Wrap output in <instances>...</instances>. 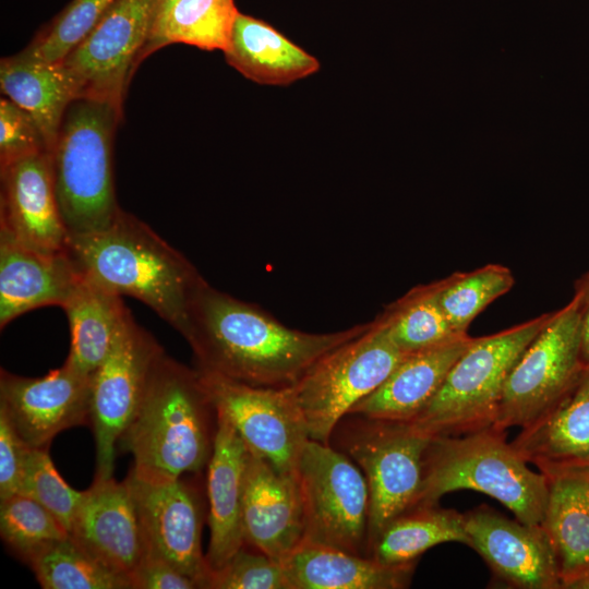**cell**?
<instances>
[{
	"instance_id": "cell-24",
	"label": "cell",
	"mask_w": 589,
	"mask_h": 589,
	"mask_svg": "<svg viewBox=\"0 0 589 589\" xmlns=\"http://www.w3.org/2000/svg\"><path fill=\"white\" fill-rule=\"evenodd\" d=\"M281 563L291 589L406 588L414 567V563L385 565L308 541H302Z\"/></svg>"
},
{
	"instance_id": "cell-32",
	"label": "cell",
	"mask_w": 589,
	"mask_h": 589,
	"mask_svg": "<svg viewBox=\"0 0 589 589\" xmlns=\"http://www.w3.org/2000/svg\"><path fill=\"white\" fill-rule=\"evenodd\" d=\"M27 564L44 589H133L129 577L92 556L71 536L47 545Z\"/></svg>"
},
{
	"instance_id": "cell-3",
	"label": "cell",
	"mask_w": 589,
	"mask_h": 589,
	"mask_svg": "<svg viewBox=\"0 0 589 589\" xmlns=\"http://www.w3.org/2000/svg\"><path fill=\"white\" fill-rule=\"evenodd\" d=\"M68 252L82 272L121 297L140 300L180 334L205 281L181 252L123 209L106 229L71 236Z\"/></svg>"
},
{
	"instance_id": "cell-30",
	"label": "cell",
	"mask_w": 589,
	"mask_h": 589,
	"mask_svg": "<svg viewBox=\"0 0 589 589\" xmlns=\"http://www.w3.org/2000/svg\"><path fill=\"white\" fill-rule=\"evenodd\" d=\"M445 542L469 543L464 514L437 505L411 508L393 519L370 545L372 558L385 565L413 564Z\"/></svg>"
},
{
	"instance_id": "cell-27",
	"label": "cell",
	"mask_w": 589,
	"mask_h": 589,
	"mask_svg": "<svg viewBox=\"0 0 589 589\" xmlns=\"http://www.w3.org/2000/svg\"><path fill=\"white\" fill-rule=\"evenodd\" d=\"M542 520L557 558L563 587L589 574V469L545 476Z\"/></svg>"
},
{
	"instance_id": "cell-21",
	"label": "cell",
	"mask_w": 589,
	"mask_h": 589,
	"mask_svg": "<svg viewBox=\"0 0 589 589\" xmlns=\"http://www.w3.org/2000/svg\"><path fill=\"white\" fill-rule=\"evenodd\" d=\"M512 444L544 476L589 469V368Z\"/></svg>"
},
{
	"instance_id": "cell-16",
	"label": "cell",
	"mask_w": 589,
	"mask_h": 589,
	"mask_svg": "<svg viewBox=\"0 0 589 589\" xmlns=\"http://www.w3.org/2000/svg\"><path fill=\"white\" fill-rule=\"evenodd\" d=\"M468 545L505 584L520 589H562L552 542L542 525L508 519L488 506L464 514Z\"/></svg>"
},
{
	"instance_id": "cell-35",
	"label": "cell",
	"mask_w": 589,
	"mask_h": 589,
	"mask_svg": "<svg viewBox=\"0 0 589 589\" xmlns=\"http://www.w3.org/2000/svg\"><path fill=\"white\" fill-rule=\"evenodd\" d=\"M115 0H72L22 51V55L61 62L92 32Z\"/></svg>"
},
{
	"instance_id": "cell-22",
	"label": "cell",
	"mask_w": 589,
	"mask_h": 589,
	"mask_svg": "<svg viewBox=\"0 0 589 589\" xmlns=\"http://www.w3.org/2000/svg\"><path fill=\"white\" fill-rule=\"evenodd\" d=\"M249 449L228 420L216 413L213 450L207 464L209 570H216L244 544L242 509Z\"/></svg>"
},
{
	"instance_id": "cell-9",
	"label": "cell",
	"mask_w": 589,
	"mask_h": 589,
	"mask_svg": "<svg viewBox=\"0 0 589 589\" xmlns=\"http://www.w3.org/2000/svg\"><path fill=\"white\" fill-rule=\"evenodd\" d=\"M586 368L575 297L553 311L550 321L512 368L492 426L524 428L546 412Z\"/></svg>"
},
{
	"instance_id": "cell-19",
	"label": "cell",
	"mask_w": 589,
	"mask_h": 589,
	"mask_svg": "<svg viewBox=\"0 0 589 589\" xmlns=\"http://www.w3.org/2000/svg\"><path fill=\"white\" fill-rule=\"evenodd\" d=\"M244 542L283 562L304 537L296 473H283L249 452L242 509Z\"/></svg>"
},
{
	"instance_id": "cell-40",
	"label": "cell",
	"mask_w": 589,
	"mask_h": 589,
	"mask_svg": "<svg viewBox=\"0 0 589 589\" xmlns=\"http://www.w3.org/2000/svg\"><path fill=\"white\" fill-rule=\"evenodd\" d=\"M133 589H199V584L167 561L145 553L131 576Z\"/></svg>"
},
{
	"instance_id": "cell-11",
	"label": "cell",
	"mask_w": 589,
	"mask_h": 589,
	"mask_svg": "<svg viewBox=\"0 0 589 589\" xmlns=\"http://www.w3.org/2000/svg\"><path fill=\"white\" fill-rule=\"evenodd\" d=\"M163 352L154 336L130 313L109 354L92 374L89 425L96 444L95 478L112 477L116 447L139 409Z\"/></svg>"
},
{
	"instance_id": "cell-25",
	"label": "cell",
	"mask_w": 589,
	"mask_h": 589,
	"mask_svg": "<svg viewBox=\"0 0 589 589\" xmlns=\"http://www.w3.org/2000/svg\"><path fill=\"white\" fill-rule=\"evenodd\" d=\"M226 61L247 79L264 85H288L320 69L318 60L262 20L238 12Z\"/></svg>"
},
{
	"instance_id": "cell-42",
	"label": "cell",
	"mask_w": 589,
	"mask_h": 589,
	"mask_svg": "<svg viewBox=\"0 0 589 589\" xmlns=\"http://www.w3.org/2000/svg\"><path fill=\"white\" fill-rule=\"evenodd\" d=\"M563 589H589V574L566 584Z\"/></svg>"
},
{
	"instance_id": "cell-8",
	"label": "cell",
	"mask_w": 589,
	"mask_h": 589,
	"mask_svg": "<svg viewBox=\"0 0 589 589\" xmlns=\"http://www.w3.org/2000/svg\"><path fill=\"white\" fill-rule=\"evenodd\" d=\"M296 476L303 541L361 555L368 543L369 489L360 468L327 443L309 440Z\"/></svg>"
},
{
	"instance_id": "cell-5",
	"label": "cell",
	"mask_w": 589,
	"mask_h": 589,
	"mask_svg": "<svg viewBox=\"0 0 589 589\" xmlns=\"http://www.w3.org/2000/svg\"><path fill=\"white\" fill-rule=\"evenodd\" d=\"M122 104L79 97L68 106L52 149L56 196L69 236L109 227L121 212L115 192L112 148Z\"/></svg>"
},
{
	"instance_id": "cell-17",
	"label": "cell",
	"mask_w": 589,
	"mask_h": 589,
	"mask_svg": "<svg viewBox=\"0 0 589 589\" xmlns=\"http://www.w3.org/2000/svg\"><path fill=\"white\" fill-rule=\"evenodd\" d=\"M0 229L47 253L68 249L69 232L58 205L49 152L0 167Z\"/></svg>"
},
{
	"instance_id": "cell-34",
	"label": "cell",
	"mask_w": 589,
	"mask_h": 589,
	"mask_svg": "<svg viewBox=\"0 0 589 589\" xmlns=\"http://www.w3.org/2000/svg\"><path fill=\"white\" fill-rule=\"evenodd\" d=\"M0 534L26 563L47 545L70 536L47 508L21 493L0 500Z\"/></svg>"
},
{
	"instance_id": "cell-12",
	"label": "cell",
	"mask_w": 589,
	"mask_h": 589,
	"mask_svg": "<svg viewBox=\"0 0 589 589\" xmlns=\"http://www.w3.org/2000/svg\"><path fill=\"white\" fill-rule=\"evenodd\" d=\"M216 413L225 417L249 452L283 473H296L306 425L291 387H261L200 370Z\"/></svg>"
},
{
	"instance_id": "cell-1",
	"label": "cell",
	"mask_w": 589,
	"mask_h": 589,
	"mask_svg": "<svg viewBox=\"0 0 589 589\" xmlns=\"http://www.w3.org/2000/svg\"><path fill=\"white\" fill-rule=\"evenodd\" d=\"M369 324L321 334L293 329L205 280L193 297L181 335L197 369L253 386L280 388L292 386L317 360Z\"/></svg>"
},
{
	"instance_id": "cell-6",
	"label": "cell",
	"mask_w": 589,
	"mask_h": 589,
	"mask_svg": "<svg viewBox=\"0 0 589 589\" xmlns=\"http://www.w3.org/2000/svg\"><path fill=\"white\" fill-rule=\"evenodd\" d=\"M552 314L546 312L498 333L473 337L435 396L406 422L432 437L492 425L512 368Z\"/></svg>"
},
{
	"instance_id": "cell-39",
	"label": "cell",
	"mask_w": 589,
	"mask_h": 589,
	"mask_svg": "<svg viewBox=\"0 0 589 589\" xmlns=\"http://www.w3.org/2000/svg\"><path fill=\"white\" fill-rule=\"evenodd\" d=\"M29 448L0 411V500L20 493Z\"/></svg>"
},
{
	"instance_id": "cell-2",
	"label": "cell",
	"mask_w": 589,
	"mask_h": 589,
	"mask_svg": "<svg viewBox=\"0 0 589 589\" xmlns=\"http://www.w3.org/2000/svg\"><path fill=\"white\" fill-rule=\"evenodd\" d=\"M216 411L197 369L165 353L151 372L139 409L119 445L132 454L130 470L149 482L197 472L212 455Z\"/></svg>"
},
{
	"instance_id": "cell-43",
	"label": "cell",
	"mask_w": 589,
	"mask_h": 589,
	"mask_svg": "<svg viewBox=\"0 0 589 589\" xmlns=\"http://www.w3.org/2000/svg\"><path fill=\"white\" fill-rule=\"evenodd\" d=\"M172 0H156V8H155V14L158 10H160L161 8H164L165 5H167L169 2H171ZM155 16V15H154Z\"/></svg>"
},
{
	"instance_id": "cell-18",
	"label": "cell",
	"mask_w": 589,
	"mask_h": 589,
	"mask_svg": "<svg viewBox=\"0 0 589 589\" xmlns=\"http://www.w3.org/2000/svg\"><path fill=\"white\" fill-rule=\"evenodd\" d=\"M70 536L107 567L131 579L145 544L127 479L94 478L84 491Z\"/></svg>"
},
{
	"instance_id": "cell-14",
	"label": "cell",
	"mask_w": 589,
	"mask_h": 589,
	"mask_svg": "<svg viewBox=\"0 0 589 589\" xmlns=\"http://www.w3.org/2000/svg\"><path fill=\"white\" fill-rule=\"evenodd\" d=\"M92 375L64 361L40 377L0 371V411L32 448H48L60 432L91 424Z\"/></svg>"
},
{
	"instance_id": "cell-38",
	"label": "cell",
	"mask_w": 589,
	"mask_h": 589,
	"mask_svg": "<svg viewBox=\"0 0 589 589\" xmlns=\"http://www.w3.org/2000/svg\"><path fill=\"white\" fill-rule=\"evenodd\" d=\"M49 152L34 118L7 97L0 99V167L19 158Z\"/></svg>"
},
{
	"instance_id": "cell-4",
	"label": "cell",
	"mask_w": 589,
	"mask_h": 589,
	"mask_svg": "<svg viewBox=\"0 0 589 589\" xmlns=\"http://www.w3.org/2000/svg\"><path fill=\"white\" fill-rule=\"evenodd\" d=\"M473 490L507 507L521 522L541 525L548 481L520 456L505 431L492 425L432 437L423 461V477L414 507L437 505L446 493Z\"/></svg>"
},
{
	"instance_id": "cell-41",
	"label": "cell",
	"mask_w": 589,
	"mask_h": 589,
	"mask_svg": "<svg viewBox=\"0 0 589 589\" xmlns=\"http://www.w3.org/2000/svg\"><path fill=\"white\" fill-rule=\"evenodd\" d=\"M573 297L579 311L581 358L589 368V271L576 280Z\"/></svg>"
},
{
	"instance_id": "cell-10",
	"label": "cell",
	"mask_w": 589,
	"mask_h": 589,
	"mask_svg": "<svg viewBox=\"0 0 589 589\" xmlns=\"http://www.w3.org/2000/svg\"><path fill=\"white\" fill-rule=\"evenodd\" d=\"M365 420L347 449L368 483L370 546L393 519L414 506L432 436L406 421Z\"/></svg>"
},
{
	"instance_id": "cell-29",
	"label": "cell",
	"mask_w": 589,
	"mask_h": 589,
	"mask_svg": "<svg viewBox=\"0 0 589 589\" xmlns=\"http://www.w3.org/2000/svg\"><path fill=\"white\" fill-rule=\"evenodd\" d=\"M238 12L233 0H172L156 12L141 62L176 43L224 51Z\"/></svg>"
},
{
	"instance_id": "cell-31",
	"label": "cell",
	"mask_w": 589,
	"mask_h": 589,
	"mask_svg": "<svg viewBox=\"0 0 589 589\" xmlns=\"http://www.w3.org/2000/svg\"><path fill=\"white\" fill-rule=\"evenodd\" d=\"M377 317L405 354L466 336L457 334L449 324L438 302L435 281L412 288Z\"/></svg>"
},
{
	"instance_id": "cell-23",
	"label": "cell",
	"mask_w": 589,
	"mask_h": 589,
	"mask_svg": "<svg viewBox=\"0 0 589 589\" xmlns=\"http://www.w3.org/2000/svg\"><path fill=\"white\" fill-rule=\"evenodd\" d=\"M473 337L407 354L385 382L349 413L369 420L410 421L431 401Z\"/></svg>"
},
{
	"instance_id": "cell-36",
	"label": "cell",
	"mask_w": 589,
	"mask_h": 589,
	"mask_svg": "<svg viewBox=\"0 0 589 589\" xmlns=\"http://www.w3.org/2000/svg\"><path fill=\"white\" fill-rule=\"evenodd\" d=\"M20 493L47 508L70 533L84 491L74 490L64 481L48 448H29Z\"/></svg>"
},
{
	"instance_id": "cell-28",
	"label": "cell",
	"mask_w": 589,
	"mask_h": 589,
	"mask_svg": "<svg viewBox=\"0 0 589 589\" xmlns=\"http://www.w3.org/2000/svg\"><path fill=\"white\" fill-rule=\"evenodd\" d=\"M0 87L4 97L34 118L50 153L64 112L75 99L73 84L62 64L37 60L21 52L2 58Z\"/></svg>"
},
{
	"instance_id": "cell-13",
	"label": "cell",
	"mask_w": 589,
	"mask_h": 589,
	"mask_svg": "<svg viewBox=\"0 0 589 589\" xmlns=\"http://www.w3.org/2000/svg\"><path fill=\"white\" fill-rule=\"evenodd\" d=\"M156 0H115L101 19L60 63L75 98L123 104L128 84L147 40Z\"/></svg>"
},
{
	"instance_id": "cell-26",
	"label": "cell",
	"mask_w": 589,
	"mask_h": 589,
	"mask_svg": "<svg viewBox=\"0 0 589 589\" xmlns=\"http://www.w3.org/2000/svg\"><path fill=\"white\" fill-rule=\"evenodd\" d=\"M62 309L71 335L65 362L91 376L109 354L131 312L120 294L84 272Z\"/></svg>"
},
{
	"instance_id": "cell-15",
	"label": "cell",
	"mask_w": 589,
	"mask_h": 589,
	"mask_svg": "<svg viewBox=\"0 0 589 589\" xmlns=\"http://www.w3.org/2000/svg\"><path fill=\"white\" fill-rule=\"evenodd\" d=\"M134 501L145 553L158 556L207 589L209 567L201 546L202 509L181 478L149 482L131 471L125 478Z\"/></svg>"
},
{
	"instance_id": "cell-20",
	"label": "cell",
	"mask_w": 589,
	"mask_h": 589,
	"mask_svg": "<svg viewBox=\"0 0 589 589\" xmlns=\"http://www.w3.org/2000/svg\"><path fill=\"white\" fill-rule=\"evenodd\" d=\"M81 275L68 249L41 252L0 229V328L38 308H62Z\"/></svg>"
},
{
	"instance_id": "cell-37",
	"label": "cell",
	"mask_w": 589,
	"mask_h": 589,
	"mask_svg": "<svg viewBox=\"0 0 589 589\" xmlns=\"http://www.w3.org/2000/svg\"><path fill=\"white\" fill-rule=\"evenodd\" d=\"M207 589H291L281 562L244 545L227 563L211 570Z\"/></svg>"
},
{
	"instance_id": "cell-7",
	"label": "cell",
	"mask_w": 589,
	"mask_h": 589,
	"mask_svg": "<svg viewBox=\"0 0 589 589\" xmlns=\"http://www.w3.org/2000/svg\"><path fill=\"white\" fill-rule=\"evenodd\" d=\"M376 317L357 337L317 360L291 387L310 440L328 443L341 420L406 357Z\"/></svg>"
},
{
	"instance_id": "cell-33",
	"label": "cell",
	"mask_w": 589,
	"mask_h": 589,
	"mask_svg": "<svg viewBox=\"0 0 589 589\" xmlns=\"http://www.w3.org/2000/svg\"><path fill=\"white\" fill-rule=\"evenodd\" d=\"M438 302L453 329L467 335L472 321L515 284L512 271L501 264H486L470 272H456L436 280Z\"/></svg>"
}]
</instances>
